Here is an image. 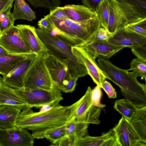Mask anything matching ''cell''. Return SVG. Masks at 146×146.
<instances>
[{
    "mask_svg": "<svg viewBox=\"0 0 146 146\" xmlns=\"http://www.w3.org/2000/svg\"><path fill=\"white\" fill-rule=\"evenodd\" d=\"M14 8L11 13L15 21L23 19L31 21L36 18L35 12L24 0H14Z\"/></svg>",
    "mask_w": 146,
    "mask_h": 146,
    "instance_id": "obj_25",
    "label": "cell"
},
{
    "mask_svg": "<svg viewBox=\"0 0 146 146\" xmlns=\"http://www.w3.org/2000/svg\"><path fill=\"white\" fill-rule=\"evenodd\" d=\"M73 53L81 59L86 68L88 74L93 82L102 88V84L107 79L95 59L82 48L72 46Z\"/></svg>",
    "mask_w": 146,
    "mask_h": 146,
    "instance_id": "obj_12",
    "label": "cell"
},
{
    "mask_svg": "<svg viewBox=\"0 0 146 146\" xmlns=\"http://www.w3.org/2000/svg\"><path fill=\"white\" fill-rule=\"evenodd\" d=\"M102 0H82L84 5L90 8L95 13Z\"/></svg>",
    "mask_w": 146,
    "mask_h": 146,
    "instance_id": "obj_39",
    "label": "cell"
},
{
    "mask_svg": "<svg viewBox=\"0 0 146 146\" xmlns=\"http://www.w3.org/2000/svg\"><path fill=\"white\" fill-rule=\"evenodd\" d=\"M109 14L107 30L115 33L118 29L126 25L125 19L118 6L113 0H109Z\"/></svg>",
    "mask_w": 146,
    "mask_h": 146,
    "instance_id": "obj_22",
    "label": "cell"
},
{
    "mask_svg": "<svg viewBox=\"0 0 146 146\" xmlns=\"http://www.w3.org/2000/svg\"><path fill=\"white\" fill-rule=\"evenodd\" d=\"M21 110L15 106H0V130L15 128L16 120Z\"/></svg>",
    "mask_w": 146,
    "mask_h": 146,
    "instance_id": "obj_20",
    "label": "cell"
},
{
    "mask_svg": "<svg viewBox=\"0 0 146 146\" xmlns=\"http://www.w3.org/2000/svg\"><path fill=\"white\" fill-rule=\"evenodd\" d=\"M66 125L48 130L42 135L52 144H55L64 137L66 134Z\"/></svg>",
    "mask_w": 146,
    "mask_h": 146,
    "instance_id": "obj_29",
    "label": "cell"
},
{
    "mask_svg": "<svg viewBox=\"0 0 146 146\" xmlns=\"http://www.w3.org/2000/svg\"><path fill=\"white\" fill-rule=\"evenodd\" d=\"M35 139L25 128L0 130V146H33Z\"/></svg>",
    "mask_w": 146,
    "mask_h": 146,
    "instance_id": "obj_10",
    "label": "cell"
},
{
    "mask_svg": "<svg viewBox=\"0 0 146 146\" xmlns=\"http://www.w3.org/2000/svg\"><path fill=\"white\" fill-rule=\"evenodd\" d=\"M101 88L97 85L93 90L91 93V98L92 105L101 109L106 107V105L102 104L101 102L102 96V92Z\"/></svg>",
    "mask_w": 146,
    "mask_h": 146,
    "instance_id": "obj_33",
    "label": "cell"
},
{
    "mask_svg": "<svg viewBox=\"0 0 146 146\" xmlns=\"http://www.w3.org/2000/svg\"><path fill=\"white\" fill-rule=\"evenodd\" d=\"M108 41L131 49L138 46H146V37L127 30L124 27L118 29Z\"/></svg>",
    "mask_w": 146,
    "mask_h": 146,
    "instance_id": "obj_15",
    "label": "cell"
},
{
    "mask_svg": "<svg viewBox=\"0 0 146 146\" xmlns=\"http://www.w3.org/2000/svg\"><path fill=\"white\" fill-rule=\"evenodd\" d=\"M131 50L137 58L146 61V46L135 47L131 48Z\"/></svg>",
    "mask_w": 146,
    "mask_h": 146,
    "instance_id": "obj_38",
    "label": "cell"
},
{
    "mask_svg": "<svg viewBox=\"0 0 146 146\" xmlns=\"http://www.w3.org/2000/svg\"><path fill=\"white\" fill-rule=\"evenodd\" d=\"M109 0H102L96 13L101 27L107 29L109 14Z\"/></svg>",
    "mask_w": 146,
    "mask_h": 146,
    "instance_id": "obj_28",
    "label": "cell"
},
{
    "mask_svg": "<svg viewBox=\"0 0 146 146\" xmlns=\"http://www.w3.org/2000/svg\"><path fill=\"white\" fill-rule=\"evenodd\" d=\"M38 56L36 54H35L25 59L7 75L3 77V82L16 90L23 88L27 72Z\"/></svg>",
    "mask_w": 146,
    "mask_h": 146,
    "instance_id": "obj_11",
    "label": "cell"
},
{
    "mask_svg": "<svg viewBox=\"0 0 146 146\" xmlns=\"http://www.w3.org/2000/svg\"><path fill=\"white\" fill-rule=\"evenodd\" d=\"M14 0H0V14L10 8H12Z\"/></svg>",
    "mask_w": 146,
    "mask_h": 146,
    "instance_id": "obj_40",
    "label": "cell"
},
{
    "mask_svg": "<svg viewBox=\"0 0 146 146\" xmlns=\"http://www.w3.org/2000/svg\"><path fill=\"white\" fill-rule=\"evenodd\" d=\"M16 26L33 53L38 55L48 54L46 48L37 34L35 27L24 24L17 25Z\"/></svg>",
    "mask_w": 146,
    "mask_h": 146,
    "instance_id": "obj_16",
    "label": "cell"
},
{
    "mask_svg": "<svg viewBox=\"0 0 146 146\" xmlns=\"http://www.w3.org/2000/svg\"><path fill=\"white\" fill-rule=\"evenodd\" d=\"M35 54L15 55L8 53L0 55V74L5 76L20 62Z\"/></svg>",
    "mask_w": 146,
    "mask_h": 146,
    "instance_id": "obj_24",
    "label": "cell"
},
{
    "mask_svg": "<svg viewBox=\"0 0 146 146\" xmlns=\"http://www.w3.org/2000/svg\"><path fill=\"white\" fill-rule=\"evenodd\" d=\"M89 125L86 122L74 119L66 124L65 139L70 146H76L80 139L88 135Z\"/></svg>",
    "mask_w": 146,
    "mask_h": 146,
    "instance_id": "obj_17",
    "label": "cell"
},
{
    "mask_svg": "<svg viewBox=\"0 0 146 146\" xmlns=\"http://www.w3.org/2000/svg\"><path fill=\"white\" fill-rule=\"evenodd\" d=\"M126 29L146 37V19L125 25Z\"/></svg>",
    "mask_w": 146,
    "mask_h": 146,
    "instance_id": "obj_32",
    "label": "cell"
},
{
    "mask_svg": "<svg viewBox=\"0 0 146 146\" xmlns=\"http://www.w3.org/2000/svg\"><path fill=\"white\" fill-rule=\"evenodd\" d=\"M102 88L106 92L109 98L114 99L117 98V92L111 83L106 80L102 83Z\"/></svg>",
    "mask_w": 146,
    "mask_h": 146,
    "instance_id": "obj_37",
    "label": "cell"
},
{
    "mask_svg": "<svg viewBox=\"0 0 146 146\" xmlns=\"http://www.w3.org/2000/svg\"><path fill=\"white\" fill-rule=\"evenodd\" d=\"M10 8L0 14V34L14 25V20Z\"/></svg>",
    "mask_w": 146,
    "mask_h": 146,
    "instance_id": "obj_30",
    "label": "cell"
},
{
    "mask_svg": "<svg viewBox=\"0 0 146 146\" xmlns=\"http://www.w3.org/2000/svg\"><path fill=\"white\" fill-rule=\"evenodd\" d=\"M130 66L128 70L132 71L130 72L133 76L137 78L141 77L146 81V61L137 58L131 60Z\"/></svg>",
    "mask_w": 146,
    "mask_h": 146,
    "instance_id": "obj_27",
    "label": "cell"
},
{
    "mask_svg": "<svg viewBox=\"0 0 146 146\" xmlns=\"http://www.w3.org/2000/svg\"><path fill=\"white\" fill-rule=\"evenodd\" d=\"M114 33H111L107 29L101 27L98 30L95 38L91 42L95 41H108Z\"/></svg>",
    "mask_w": 146,
    "mask_h": 146,
    "instance_id": "obj_34",
    "label": "cell"
},
{
    "mask_svg": "<svg viewBox=\"0 0 146 146\" xmlns=\"http://www.w3.org/2000/svg\"><path fill=\"white\" fill-rule=\"evenodd\" d=\"M115 134L118 146H146L129 120L122 116L112 128Z\"/></svg>",
    "mask_w": 146,
    "mask_h": 146,
    "instance_id": "obj_8",
    "label": "cell"
},
{
    "mask_svg": "<svg viewBox=\"0 0 146 146\" xmlns=\"http://www.w3.org/2000/svg\"><path fill=\"white\" fill-rule=\"evenodd\" d=\"M36 31L48 54L53 56L66 64L72 76L79 78L88 74L83 61L73 53L72 46L52 36L47 30L38 28Z\"/></svg>",
    "mask_w": 146,
    "mask_h": 146,
    "instance_id": "obj_3",
    "label": "cell"
},
{
    "mask_svg": "<svg viewBox=\"0 0 146 146\" xmlns=\"http://www.w3.org/2000/svg\"><path fill=\"white\" fill-rule=\"evenodd\" d=\"M28 107L40 108L59 104L63 100L61 91L56 87L50 90L23 88L16 90Z\"/></svg>",
    "mask_w": 146,
    "mask_h": 146,
    "instance_id": "obj_6",
    "label": "cell"
},
{
    "mask_svg": "<svg viewBox=\"0 0 146 146\" xmlns=\"http://www.w3.org/2000/svg\"><path fill=\"white\" fill-rule=\"evenodd\" d=\"M53 22L49 14L44 16L38 22V28L50 31L53 25Z\"/></svg>",
    "mask_w": 146,
    "mask_h": 146,
    "instance_id": "obj_36",
    "label": "cell"
},
{
    "mask_svg": "<svg viewBox=\"0 0 146 146\" xmlns=\"http://www.w3.org/2000/svg\"><path fill=\"white\" fill-rule=\"evenodd\" d=\"M2 105L15 106L21 110L28 107L17 90L5 84L2 80L0 81V106Z\"/></svg>",
    "mask_w": 146,
    "mask_h": 146,
    "instance_id": "obj_19",
    "label": "cell"
},
{
    "mask_svg": "<svg viewBox=\"0 0 146 146\" xmlns=\"http://www.w3.org/2000/svg\"><path fill=\"white\" fill-rule=\"evenodd\" d=\"M96 59L102 57L109 60L125 46L113 44L108 41L92 42L81 47Z\"/></svg>",
    "mask_w": 146,
    "mask_h": 146,
    "instance_id": "obj_13",
    "label": "cell"
},
{
    "mask_svg": "<svg viewBox=\"0 0 146 146\" xmlns=\"http://www.w3.org/2000/svg\"><path fill=\"white\" fill-rule=\"evenodd\" d=\"M2 78L0 76V81H1L2 80Z\"/></svg>",
    "mask_w": 146,
    "mask_h": 146,
    "instance_id": "obj_42",
    "label": "cell"
},
{
    "mask_svg": "<svg viewBox=\"0 0 146 146\" xmlns=\"http://www.w3.org/2000/svg\"><path fill=\"white\" fill-rule=\"evenodd\" d=\"M98 64L107 79L117 85L125 98L137 108L146 106V86L133 76L128 69L114 65L109 60L99 57Z\"/></svg>",
    "mask_w": 146,
    "mask_h": 146,
    "instance_id": "obj_2",
    "label": "cell"
},
{
    "mask_svg": "<svg viewBox=\"0 0 146 146\" xmlns=\"http://www.w3.org/2000/svg\"><path fill=\"white\" fill-rule=\"evenodd\" d=\"M68 17L76 22H82L96 16V13L84 5L69 4L62 7Z\"/></svg>",
    "mask_w": 146,
    "mask_h": 146,
    "instance_id": "obj_21",
    "label": "cell"
},
{
    "mask_svg": "<svg viewBox=\"0 0 146 146\" xmlns=\"http://www.w3.org/2000/svg\"><path fill=\"white\" fill-rule=\"evenodd\" d=\"M123 15L126 25L146 19V0H113Z\"/></svg>",
    "mask_w": 146,
    "mask_h": 146,
    "instance_id": "obj_9",
    "label": "cell"
},
{
    "mask_svg": "<svg viewBox=\"0 0 146 146\" xmlns=\"http://www.w3.org/2000/svg\"><path fill=\"white\" fill-rule=\"evenodd\" d=\"M8 52L0 45V55L8 54Z\"/></svg>",
    "mask_w": 146,
    "mask_h": 146,
    "instance_id": "obj_41",
    "label": "cell"
},
{
    "mask_svg": "<svg viewBox=\"0 0 146 146\" xmlns=\"http://www.w3.org/2000/svg\"><path fill=\"white\" fill-rule=\"evenodd\" d=\"M114 109L128 120L130 119L135 112L137 108L126 98L117 99L114 102Z\"/></svg>",
    "mask_w": 146,
    "mask_h": 146,
    "instance_id": "obj_26",
    "label": "cell"
},
{
    "mask_svg": "<svg viewBox=\"0 0 146 146\" xmlns=\"http://www.w3.org/2000/svg\"><path fill=\"white\" fill-rule=\"evenodd\" d=\"M128 120L142 141L146 143V106L137 108L132 117Z\"/></svg>",
    "mask_w": 146,
    "mask_h": 146,
    "instance_id": "obj_23",
    "label": "cell"
},
{
    "mask_svg": "<svg viewBox=\"0 0 146 146\" xmlns=\"http://www.w3.org/2000/svg\"><path fill=\"white\" fill-rule=\"evenodd\" d=\"M50 17L57 28L79 42L78 47H82L92 41L101 27L96 16L82 22H76L68 18L60 19Z\"/></svg>",
    "mask_w": 146,
    "mask_h": 146,
    "instance_id": "obj_4",
    "label": "cell"
},
{
    "mask_svg": "<svg viewBox=\"0 0 146 146\" xmlns=\"http://www.w3.org/2000/svg\"><path fill=\"white\" fill-rule=\"evenodd\" d=\"M45 62L55 86L59 89L71 75L67 66L53 56L48 54Z\"/></svg>",
    "mask_w": 146,
    "mask_h": 146,
    "instance_id": "obj_14",
    "label": "cell"
},
{
    "mask_svg": "<svg viewBox=\"0 0 146 146\" xmlns=\"http://www.w3.org/2000/svg\"><path fill=\"white\" fill-rule=\"evenodd\" d=\"M47 54L38 55L27 72L24 88L50 90L56 87L45 64V58Z\"/></svg>",
    "mask_w": 146,
    "mask_h": 146,
    "instance_id": "obj_5",
    "label": "cell"
},
{
    "mask_svg": "<svg viewBox=\"0 0 146 146\" xmlns=\"http://www.w3.org/2000/svg\"><path fill=\"white\" fill-rule=\"evenodd\" d=\"M33 7H41L50 10L59 6L61 0H26Z\"/></svg>",
    "mask_w": 146,
    "mask_h": 146,
    "instance_id": "obj_31",
    "label": "cell"
},
{
    "mask_svg": "<svg viewBox=\"0 0 146 146\" xmlns=\"http://www.w3.org/2000/svg\"><path fill=\"white\" fill-rule=\"evenodd\" d=\"M78 78L70 75L66 83L61 87L59 90L66 93L72 92L75 88Z\"/></svg>",
    "mask_w": 146,
    "mask_h": 146,
    "instance_id": "obj_35",
    "label": "cell"
},
{
    "mask_svg": "<svg viewBox=\"0 0 146 146\" xmlns=\"http://www.w3.org/2000/svg\"><path fill=\"white\" fill-rule=\"evenodd\" d=\"M76 102L64 106L59 104L47 110L34 112L27 107L21 110L17 118L16 127L32 131L35 139H42L43 133L49 129L66 124L72 119Z\"/></svg>",
    "mask_w": 146,
    "mask_h": 146,
    "instance_id": "obj_1",
    "label": "cell"
},
{
    "mask_svg": "<svg viewBox=\"0 0 146 146\" xmlns=\"http://www.w3.org/2000/svg\"><path fill=\"white\" fill-rule=\"evenodd\" d=\"M0 45L10 54L25 55L34 53L19 29L14 25L0 34Z\"/></svg>",
    "mask_w": 146,
    "mask_h": 146,
    "instance_id": "obj_7",
    "label": "cell"
},
{
    "mask_svg": "<svg viewBox=\"0 0 146 146\" xmlns=\"http://www.w3.org/2000/svg\"><path fill=\"white\" fill-rule=\"evenodd\" d=\"M76 146H118L115 132L112 129L98 136L87 135L80 139Z\"/></svg>",
    "mask_w": 146,
    "mask_h": 146,
    "instance_id": "obj_18",
    "label": "cell"
}]
</instances>
